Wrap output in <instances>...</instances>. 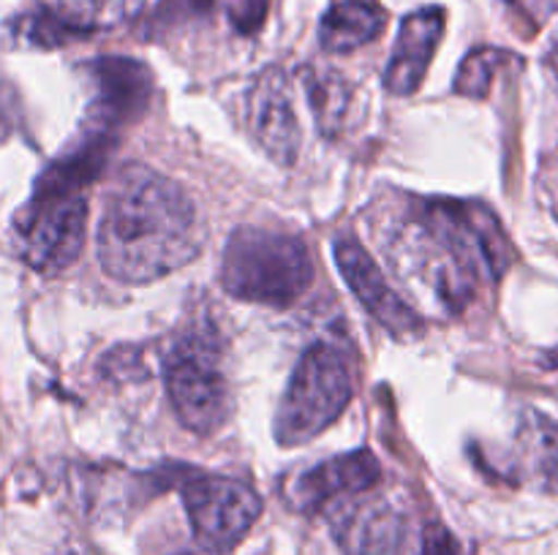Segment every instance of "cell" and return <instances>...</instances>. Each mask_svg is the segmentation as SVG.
Returning a JSON list of instances; mask_svg holds the SVG:
<instances>
[{"label":"cell","instance_id":"cell-8","mask_svg":"<svg viewBox=\"0 0 558 555\" xmlns=\"http://www.w3.org/2000/svg\"><path fill=\"white\" fill-rule=\"evenodd\" d=\"M332 254L354 297L390 335L412 337L423 330V316L392 288V283L363 245L349 237H338L332 243Z\"/></svg>","mask_w":558,"mask_h":555},{"label":"cell","instance_id":"cell-13","mask_svg":"<svg viewBox=\"0 0 558 555\" xmlns=\"http://www.w3.org/2000/svg\"><path fill=\"white\" fill-rule=\"evenodd\" d=\"M445 9L439 5L414 11L401 22L390 63L385 69V87L392 96H412L420 90L445 36Z\"/></svg>","mask_w":558,"mask_h":555},{"label":"cell","instance_id":"cell-4","mask_svg":"<svg viewBox=\"0 0 558 555\" xmlns=\"http://www.w3.org/2000/svg\"><path fill=\"white\" fill-rule=\"evenodd\" d=\"M354 395L352 365L332 343H316L294 368L276 417V441L300 446L338 422Z\"/></svg>","mask_w":558,"mask_h":555},{"label":"cell","instance_id":"cell-9","mask_svg":"<svg viewBox=\"0 0 558 555\" xmlns=\"http://www.w3.org/2000/svg\"><path fill=\"white\" fill-rule=\"evenodd\" d=\"M251 134L267 158L292 166L300 152V123L294 112L292 79L278 65H267L251 85L245 98Z\"/></svg>","mask_w":558,"mask_h":555},{"label":"cell","instance_id":"cell-17","mask_svg":"<svg viewBox=\"0 0 558 555\" xmlns=\"http://www.w3.org/2000/svg\"><path fill=\"white\" fill-rule=\"evenodd\" d=\"M303 85L319 134H325L327 139L341 134L354 96L347 76L338 74L330 65H308L303 69Z\"/></svg>","mask_w":558,"mask_h":555},{"label":"cell","instance_id":"cell-20","mask_svg":"<svg viewBox=\"0 0 558 555\" xmlns=\"http://www.w3.org/2000/svg\"><path fill=\"white\" fill-rule=\"evenodd\" d=\"M550 65H554V71L558 74V36L554 41V49H550Z\"/></svg>","mask_w":558,"mask_h":555},{"label":"cell","instance_id":"cell-2","mask_svg":"<svg viewBox=\"0 0 558 555\" xmlns=\"http://www.w3.org/2000/svg\"><path fill=\"white\" fill-rule=\"evenodd\" d=\"M202 223L178 180L131 163L112 180L98 223V261L109 278L150 283L196 259Z\"/></svg>","mask_w":558,"mask_h":555},{"label":"cell","instance_id":"cell-15","mask_svg":"<svg viewBox=\"0 0 558 555\" xmlns=\"http://www.w3.org/2000/svg\"><path fill=\"white\" fill-rule=\"evenodd\" d=\"M387 25V14L368 0H343L332 5L319 25V41L325 52L343 54L374 41Z\"/></svg>","mask_w":558,"mask_h":555},{"label":"cell","instance_id":"cell-18","mask_svg":"<svg viewBox=\"0 0 558 555\" xmlns=\"http://www.w3.org/2000/svg\"><path fill=\"white\" fill-rule=\"evenodd\" d=\"M512 60L515 58L510 52H501V49H474L458 69L456 92L466 98H483L490 90V82L496 79V74Z\"/></svg>","mask_w":558,"mask_h":555},{"label":"cell","instance_id":"cell-10","mask_svg":"<svg viewBox=\"0 0 558 555\" xmlns=\"http://www.w3.org/2000/svg\"><path fill=\"white\" fill-rule=\"evenodd\" d=\"M93 85V101L85 125L118 134L120 125L131 123L147 109L153 92L150 69L131 58H96L87 65Z\"/></svg>","mask_w":558,"mask_h":555},{"label":"cell","instance_id":"cell-1","mask_svg":"<svg viewBox=\"0 0 558 555\" xmlns=\"http://www.w3.org/2000/svg\"><path fill=\"white\" fill-rule=\"evenodd\" d=\"M379 245L403 292L436 316L466 310L480 286L499 281L512 264L505 229L477 201L412 199L379 234Z\"/></svg>","mask_w":558,"mask_h":555},{"label":"cell","instance_id":"cell-11","mask_svg":"<svg viewBox=\"0 0 558 555\" xmlns=\"http://www.w3.org/2000/svg\"><path fill=\"white\" fill-rule=\"evenodd\" d=\"M332 536L347 555H387L403 536V517L387 495L365 493L327 509Z\"/></svg>","mask_w":558,"mask_h":555},{"label":"cell","instance_id":"cell-12","mask_svg":"<svg viewBox=\"0 0 558 555\" xmlns=\"http://www.w3.org/2000/svg\"><path fill=\"white\" fill-rule=\"evenodd\" d=\"M379 479L381 466L374 452L354 449L347 452V455L330 457V460L300 473L289 495H292V504L300 511L314 515V511L330 509L338 501L374 490Z\"/></svg>","mask_w":558,"mask_h":555},{"label":"cell","instance_id":"cell-5","mask_svg":"<svg viewBox=\"0 0 558 555\" xmlns=\"http://www.w3.org/2000/svg\"><path fill=\"white\" fill-rule=\"evenodd\" d=\"M167 395L180 424L196 435H213L232 414V390L221 368V343L213 335L185 332L163 359Z\"/></svg>","mask_w":558,"mask_h":555},{"label":"cell","instance_id":"cell-7","mask_svg":"<svg viewBox=\"0 0 558 555\" xmlns=\"http://www.w3.org/2000/svg\"><path fill=\"white\" fill-rule=\"evenodd\" d=\"M178 488L196 544L207 553L238 547L262 515V498L240 479L185 471Z\"/></svg>","mask_w":558,"mask_h":555},{"label":"cell","instance_id":"cell-14","mask_svg":"<svg viewBox=\"0 0 558 555\" xmlns=\"http://www.w3.org/2000/svg\"><path fill=\"white\" fill-rule=\"evenodd\" d=\"M512 473L539 490L558 488V422L537 408H526L512 444Z\"/></svg>","mask_w":558,"mask_h":555},{"label":"cell","instance_id":"cell-16","mask_svg":"<svg viewBox=\"0 0 558 555\" xmlns=\"http://www.w3.org/2000/svg\"><path fill=\"white\" fill-rule=\"evenodd\" d=\"M36 3L41 14L52 16L76 38L134 20L145 0H36Z\"/></svg>","mask_w":558,"mask_h":555},{"label":"cell","instance_id":"cell-6","mask_svg":"<svg viewBox=\"0 0 558 555\" xmlns=\"http://www.w3.org/2000/svg\"><path fill=\"white\" fill-rule=\"evenodd\" d=\"M87 199L76 190L36 188L16 218V243L27 264L44 275L69 270L82 254Z\"/></svg>","mask_w":558,"mask_h":555},{"label":"cell","instance_id":"cell-3","mask_svg":"<svg viewBox=\"0 0 558 555\" xmlns=\"http://www.w3.org/2000/svg\"><path fill=\"white\" fill-rule=\"evenodd\" d=\"M314 275V256L298 234L240 226L223 245L221 286L243 303L289 308L308 292Z\"/></svg>","mask_w":558,"mask_h":555},{"label":"cell","instance_id":"cell-19","mask_svg":"<svg viewBox=\"0 0 558 555\" xmlns=\"http://www.w3.org/2000/svg\"><path fill=\"white\" fill-rule=\"evenodd\" d=\"M401 555H466L441 522H425L417 536L403 539Z\"/></svg>","mask_w":558,"mask_h":555}]
</instances>
